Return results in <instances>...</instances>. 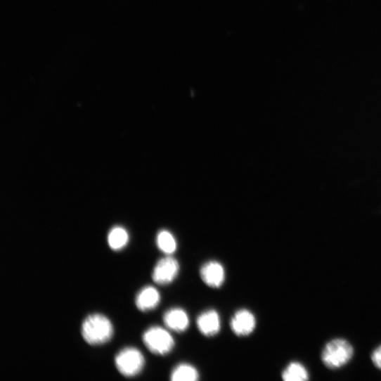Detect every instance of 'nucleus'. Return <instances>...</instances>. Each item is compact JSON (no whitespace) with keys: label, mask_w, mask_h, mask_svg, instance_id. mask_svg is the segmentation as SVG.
<instances>
[{"label":"nucleus","mask_w":381,"mask_h":381,"mask_svg":"<svg viewBox=\"0 0 381 381\" xmlns=\"http://www.w3.org/2000/svg\"><path fill=\"white\" fill-rule=\"evenodd\" d=\"M143 340L152 353L160 356L168 354L174 347V340L172 335L159 326L148 328L143 335Z\"/></svg>","instance_id":"3"},{"label":"nucleus","mask_w":381,"mask_h":381,"mask_svg":"<svg viewBox=\"0 0 381 381\" xmlns=\"http://www.w3.org/2000/svg\"><path fill=\"white\" fill-rule=\"evenodd\" d=\"M200 376L198 370L194 366L181 363L172 370L170 379L172 381H197Z\"/></svg>","instance_id":"11"},{"label":"nucleus","mask_w":381,"mask_h":381,"mask_svg":"<svg viewBox=\"0 0 381 381\" xmlns=\"http://www.w3.org/2000/svg\"><path fill=\"white\" fill-rule=\"evenodd\" d=\"M82 334L89 344H102L112 338L113 327L110 321L105 316L98 314H92L83 322Z\"/></svg>","instance_id":"2"},{"label":"nucleus","mask_w":381,"mask_h":381,"mask_svg":"<svg viewBox=\"0 0 381 381\" xmlns=\"http://www.w3.org/2000/svg\"><path fill=\"white\" fill-rule=\"evenodd\" d=\"M160 302V295L157 289L152 286L143 288L137 295L136 304L141 311H148L155 309Z\"/></svg>","instance_id":"10"},{"label":"nucleus","mask_w":381,"mask_h":381,"mask_svg":"<svg viewBox=\"0 0 381 381\" xmlns=\"http://www.w3.org/2000/svg\"><path fill=\"white\" fill-rule=\"evenodd\" d=\"M200 276L207 286L220 288L226 280V271L221 263L211 261L202 266Z\"/></svg>","instance_id":"7"},{"label":"nucleus","mask_w":381,"mask_h":381,"mask_svg":"<svg viewBox=\"0 0 381 381\" xmlns=\"http://www.w3.org/2000/svg\"><path fill=\"white\" fill-rule=\"evenodd\" d=\"M129 236L127 231L122 228H113L108 235L110 247L115 251L123 249L127 244Z\"/></svg>","instance_id":"14"},{"label":"nucleus","mask_w":381,"mask_h":381,"mask_svg":"<svg viewBox=\"0 0 381 381\" xmlns=\"http://www.w3.org/2000/svg\"><path fill=\"white\" fill-rule=\"evenodd\" d=\"M282 378L285 381H306L309 379V373L302 363L293 361L284 369Z\"/></svg>","instance_id":"12"},{"label":"nucleus","mask_w":381,"mask_h":381,"mask_svg":"<svg viewBox=\"0 0 381 381\" xmlns=\"http://www.w3.org/2000/svg\"><path fill=\"white\" fill-rule=\"evenodd\" d=\"M163 322L168 329L176 332H182L189 326V317L181 308H172L167 311L163 316Z\"/></svg>","instance_id":"9"},{"label":"nucleus","mask_w":381,"mask_h":381,"mask_svg":"<svg viewBox=\"0 0 381 381\" xmlns=\"http://www.w3.org/2000/svg\"><path fill=\"white\" fill-rule=\"evenodd\" d=\"M370 359L373 365L381 370V344L373 350Z\"/></svg>","instance_id":"15"},{"label":"nucleus","mask_w":381,"mask_h":381,"mask_svg":"<svg viewBox=\"0 0 381 381\" xmlns=\"http://www.w3.org/2000/svg\"><path fill=\"white\" fill-rule=\"evenodd\" d=\"M115 362L117 370L122 375L126 377H133L142 370L145 359L138 349L127 347L117 354Z\"/></svg>","instance_id":"4"},{"label":"nucleus","mask_w":381,"mask_h":381,"mask_svg":"<svg viewBox=\"0 0 381 381\" xmlns=\"http://www.w3.org/2000/svg\"><path fill=\"white\" fill-rule=\"evenodd\" d=\"M354 349L344 338H335L328 342L321 352V361L329 369L336 370L347 365L353 358Z\"/></svg>","instance_id":"1"},{"label":"nucleus","mask_w":381,"mask_h":381,"mask_svg":"<svg viewBox=\"0 0 381 381\" xmlns=\"http://www.w3.org/2000/svg\"><path fill=\"white\" fill-rule=\"evenodd\" d=\"M200 331L207 337L217 335L221 330V321L219 314L214 309L202 313L197 320Z\"/></svg>","instance_id":"8"},{"label":"nucleus","mask_w":381,"mask_h":381,"mask_svg":"<svg viewBox=\"0 0 381 381\" xmlns=\"http://www.w3.org/2000/svg\"><path fill=\"white\" fill-rule=\"evenodd\" d=\"M180 266L177 260L167 256L159 260L152 274L153 281L157 285H166L172 283L179 273Z\"/></svg>","instance_id":"5"},{"label":"nucleus","mask_w":381,"mask_h":381,"mask_svg":"<svg viewBox=\"0 0 381 381\" xmlns=\"http://www.w3.org/2000/svg\"><path fill=\"white\" fill-rule=\"evenodd\" d=\"M156 243L158 249L167 256L173 254L177 250L175 238L167 231H162L158 233Z\"/></svg>","instance_id":"13"},{"label":"nucleus","mask_w":381,"mask_h":381,"mask_svg":"<svg viewBox=\"0 0 381 381\" xmlns=\"http://www.w3.org/2000/svg\"><path fill=\"white\" fill-rule=\"evenodd\" d=\"M257 326L255 316L247 309H240L233 316L231 327L238 336L245 337L251 335Z\"/></svg>","instance_id":"6"}]
</instances>
